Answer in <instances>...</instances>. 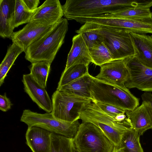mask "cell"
Wrapping results in <instances>:
<instances>
[{
    "instance_id": "obj_1",
    "label": "cell",
    "mask_w": 152,
    "mask_h": 152,
    "mask_svg": "<svg viewBox=\"0 0 152 152\" xmlns=\"http://www.w3.org/2000/svg\"><path fill=\"white\" fill-rule=\"evenodd\" d=\"M142 0H67L62 6L67 20L94 18L129 7H142Z\"/></svg>"
},
{
    "instance_id": "obj_2",
    "label": "cell",
    "mask_w": 152,
    "mask_h": 152,
    "mask_svg": "<svg viewBox=\"0 0 152 152\" xmlns=\"http://www.w3.org/2000/svg\"><path fill=\"white\" fill-rule=\"evenodd\" d=\"M79 114L82 122H90L97 126L117 148L121 147L124 133L132 127L125 113L114 115L107 113L93 102L85 105Z\"/></svg>"
},
{
    "instance_id": "obj_3",
    "label": "cell",
    "mask_w": 152,
    "mask_h": 152,
    "mask_svg": "<svg viewBox=\"0 0 152 152\" xmlns=\"http://www.w3.org/2000/svg\"><path fill=\"white\" fill-rule=\"evenodd\" d=\"M68 25L67 19L62 18L50 30L27 48L24 52L26 59L31 63L46 61L51 64L64 42Z\"/></svg>"
},
{
    "instance_id": "obj_4",
    "label": "cell",
    "mask_w": 152,
    "mask_h": 152,
    "mask_svg": "<svg viewBox=\"0 0 152 152\" xmlns=\"http://www.w3.org/2000/svg\"><path fill=\"white\" fill-rule=\"evenodd\" d=\"M90 91L92 102L112 104L126 111L133 110L139 105V99L125 86L119 87L108 84L93 76Z\"/></svg>"
},
{
    "instance_id": "obj_5",
    "label": "cell",
    "mask_w": 152,
    "mask_h": 152,
    "mask_svg": "<svg viewBox=\"0 0 152 152\" xmlns=\"http://www.w3.org/2000/svg\"><path fill=\"white\" fill-rule=\"evenodd\" d=\"M73 140L78 152H113L115 147L98 127L90 122L80 124Z\"/></svg>"
},
{
    "instance_id": "obj_6",
    "label": "cell",
    "mask_w": 152,
    "mask_h": 152,
    "mask_svg": "<svg viewBox=\"0 0 152 152\" xmlns=\"http://www.w3.org/2000/svg\"><path fill=\"white\" fill-rule=\"evenodd\" d=\"M20 121L28 127H38L52 133L73 138L80 124L78 120L73 122L61 121L55 118L51 113L41 114L29 109L23 110Z\"/></svg>"
},
{
    "instance_id": "obj_7",
    "label": "cell",
    "mask_w": 152,
    "mask_h": 152,
    "mask_svg": "<svg viewBox=\"0 0 152 152\" xmlns=\"http://www.w3.org/2000/svg\"><path fill=\"white\" fill-rule=\"evenodd\" d=\"M51 113L61 121L73 122L80 119L79 113L86 104L92 102L86 98L56 90L51 98Z\"/></svg>"
},
{
    "instance_id": "obj_8",
    "label": "cell",
    "mask_w": 152,
    "mask_h": 152,
    "mask_svg": "<svg viewBox=\"0 0 152 152\" xmlns=\"http://www.w3.org/2000/svg\"><path fill=\"white\" fill-rule=\"evenodd\" d=\"M100 32L114 60L124 59L135 55L130 33L104 26Z\"/></svg>"
},
{
    "instance_id": "obj_9",
    "label": "cell",
    "mask_w": 152,
    "mask_h": 152,
    "mask_svg": "<svg viewBox=\"0 0 152 152\" xmlns=\"http://www.w3.org/2000/svg\"><path fill=\"white\" fill-rule=\"evenodd\" d=\"M124 60L129 74L125 86L128 89L136 88L152 92V69L142 64L135 56Z\"/></svg>"
},
{
    "instance_id": "obj_10",
    "label": "cell",
    "mask_w": 152,
    "mask_h": 152,
    "mask_svg": "<svg viewBox=\"0 0 152 152\" xmlns=\"http://www.w3.org/2000/svg\"><path fill=\"white\" fill-rule=\"evenodd\" d=\"M100 66L99 73L94 77L96 79L114 86H125L129 74L124 59L114 60Z\"/></svg>"
},
{
    "instance_id": "obj_11",
    "label": "cell",
    "mask_w": 152,
    "mask_h": 152,
    "mask_svg": "<svg viewBox=\"0 0 152 152\" xmlns=\"http://www.w3.org/2000/svg\"><path fill=\"white\" fill-rule=\"evenodd\" d=\"M56 24L46 25L29 22L22 29L13 32L10 38L13 43L17 44L24 52L31 44L50 30Z\"/></svg>"
},
{
    "instance_id": "obj_12",
    "label": "cell",
    "mask_w": 152,
    "mask_h": 152,
    "mask_svg": "<svg viewBox=\"0 0 152 152\" xmlns=\"http://www.w3.org/2000/svg\"><path fill=\"white\" fill-rule=\"evenodd\" d=\"M22 82L25 92L39 108L48 113L52 109V100L45 88L40 85L30 74H24Z\"/></svg>"
},
{
    "instance_id": "obj_13",
    "label": "cell",
    "mask_w": 152,
    "mask_h": 152,
    "mask_svg": "<svg viewBox=\"0 0 152 152\" xmlns=\"http://www.w3.org/2000/svg\"><path fill=\"white\" fill-rule=\"evenodd\" d=\"M64 16L62 6L58 0H47L33 12L30 22L46 25L56 24Z\"/></svg>"
},
{
    "instance_id": "obj_14",
    "label": "cell",
    "mask_w": 152,
    "mask_h": 152,
    "mask_svg": "<svg viewBox=\"0 0 152 152\" xmlns=\"http://www.w3.org/2000/svg\"><path fill=\"white\" fill-rule=\"evenodd\" d=\"M126 115L129 120L131 128L140 136L152 129V112L147 104L142 101L141 105L132 110H127Z\"/></svg>"
},
{
    "instance_id": "obj_15",
    "label": "cell",
    "mask_w": 152,
    "mask_h": 152,
    "mask_svg": "<svg viewBox=\"0 0 152 152\" xmlns=\"http://www.w3.org/2000/svg\"><path fill=\"white\" fill-rule=\"evenodd\" d=\"M52 133L40 127H28L26 143L32 152H50Z\"/></svg>"
},
{
    "instance_id": "obj_16",
    "label": "cell",
    "mask_w": 152,
    "mask_h": 152,
    "mask_svg": "<svg viewBox=\"0 0 152 152\" xmlns=\"http://www.w3.org/2000/svg\"><path fill=\"white\" fill-rule=\"evenodd\" d=\"M72 42L64 70L78 64L88 66L92 62V60L88 48L82 36L80 34L74 36L72 38Z\"/></svg>"
},
{
    "instance_id": "obj_17",
    "label": "cell",
    "mask_w": 152,
    "mask_h": 152,
    "mask_svg": "<svg viewBox=\"0 0 152 152\" xmlns=\"http://www.w3.org/2000/svg\"><path fill=\"white\" fill-rule=\"evenodd\" d=\"M130 34L135 56L142 64L152 69V37L145 34Z\"/></svg>"
},
{
    "instance_id": "obj_18",
    "label": "cell",
    "mask_w": 152,
    "mask_h": 152,
    "mask_svg": "<svg viewBox=\"0 0 152 152\" xmlns=\"http://www.w3.org/2000/svg\"><path fill=\"white\" fill-rule=\"evenodd\" d=\"M15 1L0 0V36L3 38H10L13 32L12 22Z\"/></svg>"
},
{
    "instance_id": "obj_19",
    "label": "cell",
    "mask_w": 152,
    "mask_h": 152,
    "mask_svg": "<svg viewBox=\"0 0 152 152\" xmlns=\"http://www.w3.org/2000/svg\"><path fill=\"white\" fill-rule=\"evenodd\" d=\"M92 76L89 73L56 90L92 100L90 91Z\"/></svg>"
},
{
    "instance_id": "obj_20",
    "label": "cell",
    "mask_w": 152,
    "mask_h": 152,
    "mask_svg": "<svg viewBox=\"0 0 152 152\" xmlns=\"http://www.w3.org/2000/svg\"><path fill=\"white\" fill-rule=\"evenodd\" d=\"M102 26L94 23L86 22L76 32L82 37L88 49L97 42H103L100 31Z\"/></svg>"
},
{
    "instance_id": "obj_21",
    "label": "cell",
    "mask_w": 152,
    "mask_h": 152,
    "mask_svg": "<svg viewBox=\"0 0 152 152\" xmlns=\"http://www.w3.org/2000/svg\"><path fill=\"white\" fill-rule=\"evenodd\" d=\"M88 49L92 63L96 65L101 66L114 60L111 53L103 42H97Z\"/></svg>"
},
{
    "instance_id": "obj_22",
    "label": "cell",
    "mask_w": 152,
    "mask_h": 152,
    "mask_svg": "<svg viewBox=\"0 0 152 152\" xmlns=\"http://www.w3.org/2000/svg\"><path fill=\"white\" fill-rule=\"evenodd\" d=\"M23 50L15 43L8 48L7 53L0 65V86L3 84L7 74L18 56Z\"/></svg>"
},
{
    "instance_id": "obj_23",
    "label": "cell",
    "mask_w": 152,
    "mask_h": 152,
    "mask_svg": "<svg viewBox=\"0 0 152 152\" xmlns=\"http://www.w3.org/2000/svg\"><path fill=\"white\" fill-rule=\"evenodd\" d=\"M151 17H152V13L151 12L149 8L129 7L124 8L114 13L104 14L98 17L106 18H134Z\"/></svg>"
},
{
    "instance_id": "obj_24",
    "label": "cell",
    "mask_w": 152,
    "mask_h": 152,
    "mask_svg": "<svg viewBox=\"0 0 152 152\" xmlns=\"http://www.w3.org/2000/svg\"><path fill=\"white\" fill-rule=\"evenodd\" d=\"M88 66L78 64L71 66L63 72L56 89L89 73Z\"/></svg>"
},
{
    "instance_id": "obj_25",
    "label": "cell",
    "mask_w": 152,
    "mask_h": 152,
    "mask_svg": "<svg viewBox=\"0 0 152 152\" xmlns=\"http://www.w3.org/2000/svg\"><path fill=\"white\" fill-rule=\"evenodd\" d=\"M51 64L46 61L31 63L30 74L41 86L46 88Z\"/></svg>"
},
{
    "instance_id": "obj_26",
    "label": "cell",
    "mask_w": 152,
    "mask_h": 152,
    "mask_svg": "<svg viewBox=\"0 0 152 152\" xmlns=\"http://www.w3.org/2000/svg\"><path fill=\"white\" fill-rule=\"evenodd\" d=\"M138 133L130 128L124 134L121 140V147L124 152H143L140 141Z\"/></svg>"
},
{
    "instance_id": "obj_27",
    "label": "cell",
    "mask_w": 152,
    "mask_h": 152,
    "mask_svg": "<svg viewBox=\"0 0 152 152\" xmlns=\"http://www.w3.org/2000/svg\"><path fill=\"white\" fill-rule=\"evenodd\" d=\"M76 151L73 138L52 133L50 152H75Z\"/></svg>"
},
{
    "instance_id": "obj_28",
    "label": "cell",
    "mask_w": 152,
    "mask_h": 152,
    "mask_svg": "<svg viewBox=\"0 0 152 152\" xmlns=\"http://www.w3.org/2000/svg\"><path fill=\"white\" fill-rule=\"evenodd\" d=\"M33 12L27 9L22 0H16L12 22L13 29L21 25L29 22Z\"/></svg>"
},
{
    "instance_id": "obj_29",
    "label": "cell",
    "mask_w": 152,
    "mask_h": 152,
    "mask_svg": "<svg viewBox=\"0 0 152 152\" xmlns=\"http://www.w3.org/2000/svg\"><path fill=\"white\" fill-rule=\"evenodd\" d=\"M95 103L102 110L107 113L117 115L125 114L126 110L116 106L99 102H93Z\"/></svg>"
},
{
    "instance_id": "obj_30",
    "label": "cell",
    "mask_w": 152,
    "mask_h": 152,
    "mask_svg": "<svg viewBox=\"0 0 152 152\" xmlns=\"http://www.w3.org/2000/svg\"><path fill=\"white\" fill-rule=\"evenodd\" d=\"M13 104L5 93L0 95V110L4 112L7 111L11 108Z\"/></svg>"
},
{
    "instance_id": "obj_31",
    "label": "cell",
    "mask_w": 152,
    "mask_h": 152,
    "mask_svg": "<svg viewBox=\"0 0 152 152\" xmlns=\"http://www.w3.org/2000/svg\"><path fill=\"white\" fill-rule=\"evenodd\" d=\"M26 7L29 11L34 12L38 7L39 0H22Z\"/></svg>"
},
{
    "instance_id": "obj_32",
    "label": "cell",
    "mask_w": 152,
    "mask_h": 152,
    "mask_svg": "<svg viewBox=\"0 0 152 152\" xmlns=\"http://www.w3.org/2000/svg\"><path fill=\"white\" fill-rule=\"evenodd\" d=\"M142 101L146 103L152 112V94L151 92H145L141 95Z\"/></svg>"
},
{
    "instance_id": "obj_33",
    "label": "cell",
    "mask_w": 152,
    "mask_h": 152,
    "mask_svg": "<svg viewBox=\"0 0 152 152\" xmlns=\"http://www.w3.org/2000/svg\"><path fill=\"white\" fill-rule=\"evenodd\" d=\"M113 152H124L122 147L117 148L115 147Z\"/></svg>"
},
{
    "instance_id": "obj_34",
    "label": "cell",
    "mask_w": 152,
    "mask_h": 152,
    "mask_svg": "<svg viewBox=\"0 0 152 152\" xmlns=\"http://www.w3.org/2000/svg\"><path fill=\"white\" fill-rule=\"evenodd\" d=\"M75 152H78L76 150V151H75Z\"/></svg>"
},
{
    "instance_id": "obj_35",
    "label": "cell",
    "mask_w": 152,
    "mask_h": 152,
    "mask_svg": "<svg viewBox=\"0 0 152 152\" xmlns=\"http://www.w3.org/2000/svg\"><path fill=\"white\" fill-rule=\"evenodd\" d=\"M151 37H152V35H151Z\"/></svg>"
}]
</instances>
